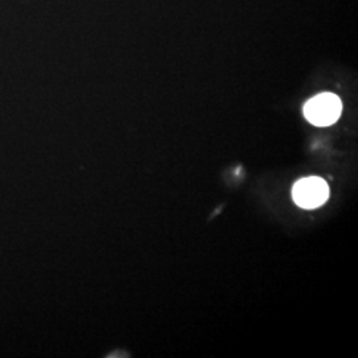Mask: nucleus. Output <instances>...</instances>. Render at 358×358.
Segmentation results:
<instances>
[{"instance_id": "2", "label": "nucleus", "mask_w": 358, "mask_h": 358, "mask_svg": "<svg viewBox=\"0 0 358 358\" xmlns=\"http://www.w3.org/2000/svg\"><path fill=\"white\" fill-rule=\"evenodd\" d=\"M294 203L303 208H316L329 198V186L319 177H308L294 183L292 189Z\"/></svg>"}, {"instance_id": "1", "label": "nucleus", "mask_w": 358, "mask_h": 358, "mask_svg": "<svg viewBox=\"0 0 358 358\" xmlns=\"http://www.w3.org/2000/svg\"><path fill=\"white\" fill-rule=\"evenodd\" d=\"M343 112L341 100L333 93H321L310 99L304 106V115L316 127H329L334 124Z\"/></svg>"}]
</instances>
